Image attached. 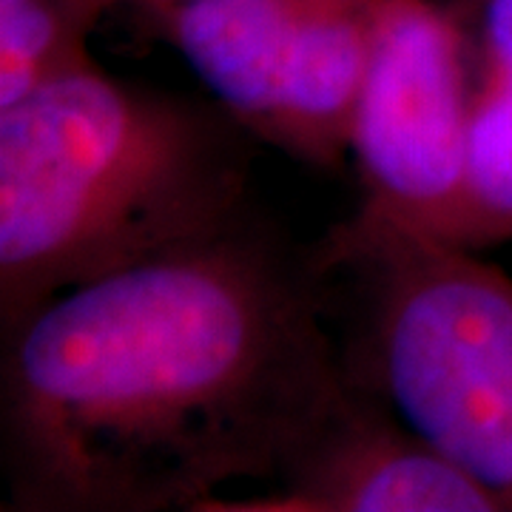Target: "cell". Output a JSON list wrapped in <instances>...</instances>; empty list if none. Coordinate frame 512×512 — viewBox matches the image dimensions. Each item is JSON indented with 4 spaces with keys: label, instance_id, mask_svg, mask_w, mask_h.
I'll use <instances>...</instances> for the list:
<instances>
[{
    "label": "cell",
    "instance_id": "1",
    "mask_svg": "<svg viewBox=\"0 0 512 512\" xmlns=\"http://www.w3.org/2000/svg\"><path fill=\"white\" fill-rule=\"evenodd\" d=\"M328 274L251 211L0 336L3 510L202 512L276 484L350 393Z\"/></svg>",
    "mask_w": 512,
    "mask_h": 512
},
{
    "label": "cell",
    "instance_id": "2",
    "mask_svg": "<svg viewBox=\"0 0 512 512\" xmlns=\"http://www.w3.org/2000/svg\"><path fill=\"white\" fill-rule=\"evenodd\" d=\"M254 137L97 63L0 109V336L74 285L245 217Z\"/></svg>",
    "mask_w": 512,
    "mask_h": 512
},
{
    "label": "cell",
    "instance_id": "3",
    "mask_svg": "<svg viewBox=\"0 0 512 512\" xmlns=\"http://www.w3.org/2000/svg\"><path fill=\"white\" fill-rule=\"evenodd\" d=\"M348 274V379L512 512V279L478 251L348 220L311 248Z\"/></svg>",
    "mask_w": 512,
    "mask_h": 512
},
{
    "label": "cell",
    "instance_id": "4",
    "mask_svg": "<svg viewBox=\"0 0 512 512\" xmlns=\"http://www.w3.org/2000/svg\"><path fill=\"white\" fill-rule=\"evenodd\" d=\"M470 63L453 6L382 0L350 154L362 183L353 217L444 239L470 160Z\"/></svg>",
    "mask_w": 512,
    "mask_h": 512
},
{
    "label": "cell",
    "instance_id": "5",
    "mask_svg": "<svg viewBox=\"0 0 512 512\" xmlns=\"http://www.w3.org/2000/svg\"><path fill=\"white\" fill-rule=\"evenodd\" d=\"M202 512H501L495 498L350 382L345 402L268 493L214 498Z\"/></svg>",
    "mask_w": 512,
    "mask_h": 512
},
{
    "label": "cell",
    "instance_id": "6",
    "mask_svg": "<svg viewBox=\"0 0 512 512\" xmlns=\"http://www.w3.org/2000/svg\"><path fill=\"white\" fill-rule=\"evenodd\" d=\"M382 0H308L279 86L274 146L336 171L350 154Z\"/></svg>",
    "mask_w": 512,
    "mask_h": 512
},
{
    "label": "cell",
    "instance_id": "7",
    "mask_svg": "<svg viewBox=\"0 0 512 512\" xmlns=\"http://www.w3.org/2000/svg\"><path fill=\"white\" fill-rule=\"evenodd\" d=\"M308 0H180L148 15L222 109L274 146L282 72Z\"/></svg>",
    "mask_w": 512,
    "mask_h": 512
},
{
    "label": "cell",
    "instance_id": "8",
    "mask_svg": "<svg viewBox=\"0 0 512 512\" xmlns=\"http://www.w3.org/2000/svg\"><path fill=\"white\" fill-rule=\"evenodd\" d=\"M470 63L467 185L447 242L484 251L512 239V0H453Z\"/></svg>",
    "mask_w": 512,
    "mask_h": 512
},
{
    "label": "cell",
    "instance_id": "9",
    "mask_svg": "<svg viewBox=\"0 0 512 512\" xmlns=\"http://www.w3.org/2000/svg\"><path fill=\"white\" fill-rule=\"evenodd\" d=\"M126 0H0V109L94 60L97 20Z\"/></svg>",
    "mask_w": 512,
    "mask_h": 512
},
{
    "label": "cell",
    "instance_id": "10",
    "mask_svg": "<svg viewBox=\"0 0 512 512\" xmlns=\"http://www.w3.org/2000/svg\"><path fill=\"white\" fill-rule=\"evenodd\" d=\"M131 6H137L140 12H146V15H157V12H163L168 6H174V3H180V0H126Z\"/></svg>",
    "mask_w": 512,
    "mask_h": 512
}]
</instances>
